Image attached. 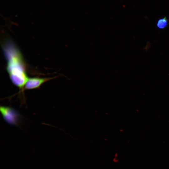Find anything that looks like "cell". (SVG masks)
I'll return each instance as SVG.
<instances>
[{
  "mask_svg": "<svg viewBox=\"0 0 169 169\" xmlns=\"http://www.w3.org/2000/svg\"><path fill=\"white\" fill-rule=\"evenodd\" d=\"M3 47L7 62V70L10 79L13 84L23 90L28 77L22 56L12 42H6Z\"/></svg>",
  "mask_w": 169,
  "mask_h": 169,
  "instance_id": "obj_1",
  "label": "cell"
},
{
  "mask_svg": "<svg viewBox=\"0 0 169 169\" xmlns=\"http://www.w3.org/2000/svg\"><path fill=\"white\" fill-rule=\"evenodd\" d=\"M0 111L3 119L7 123L15 126L19 124L21 116L15 109L10 107L1 106Z\"/></svg>",
  "mask_w": 169,
  "mask_h": 169,
  "instance_id": "obj_2",
  "label": "cell"
},
{
  "mask_svg": "<svg viewBox=\"0 0 169 169\" xmlns=\"http://www.w3.org/2000/svg\"><path fill=\"white\" fill-rule=\"evenodd\" d=\"M54 77L41 78L33 77L28 78L24 84L23 90H31L38 88L45 82Z\"/></svg>",
  "mask_w": 169,
  "mask_h": 169,
  "instance_id": "obj_3",
  "label": "cell"
},
{
  "mask_svg": "<svg viewBox=\"0 0 169 169\" xmlns=\"http://www.w3.org/2000/svg\"><path fill=\"white\" fill-rule=\"evenodd\" d=\"M168 21L166 17L159 18L156 23V26L159 29H164L167 27Z\"/></svg>",
  "mask_w": 169,
  "mask_h": 169,
  "instance_id": "obj_4",
  "label": "cell"
}]
</instances>
